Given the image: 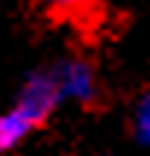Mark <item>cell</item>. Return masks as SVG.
<instances>
[{
    "label": "cell",
    "instance_id": "1",
    "mask_svg": "<svg viewBox=\"0 0 150 156\" xmlns=\"http://www.w3.org/2000/svg\"><path fill=\"white\" fill-rule=\"evenodd\" d=\"M59 94L47 68H35L24 77L9 106L0 109V156L21 150L59 109Z\"/></svg>",
    "mask_w": 150,
    "mask_h": 156
},
{
    "label": "cell",
    "instance_id": "2",
    "mask_svg": "<svg viewBox=\"0 0 150 156\" xmlns=\"http://www.w3.org/2000/svg\"><path fill=\"white\" fill-rule=\"evenodd\" d=\"M50 77L62 106H91L100 97V77L85 56H62L50 65Z\"/></svg>",
    "mask_w": 150,
    "mask_h": 156
},
{
    "label": "cell",
    "instance_id": "3",
    "mask_svg": "<svg viewBox=\"0 0 150 156\" xmlns=\"http://www.w3.org/2000/svg\"><path fill=\"white\" fill-rule=\"evenodd\" d=\"M130 136L141 150H150V83L138 91L130 109Z\"/></svg>",
    "mask_w": 150,
    "mask_h": 156
},
{
    "label": "cell",
    "instance_id": "4",
    "mask_svg": "<svg viewBox=\"0 0 150 156\" xmlns=\"http://www.w3.org/2000/svg\"><path fill=\"white\" fill-rule=\"evenodd\" d=\"M33 3L50 18H82L94 0H33Z\"/></svg>",
    "mask_w": 150,
    "mask_h": 156
},
{
    "label": "cell",
    "instance_id": "5",
    "mask_svg": "<svg viewBox=\"0 0 150 156\" xmlns=\"http://www.w3.org/2000/svg\"><path fill=\"white\" fill-rule=\"evenodd\" d=\"M97 156H115V153H97Z\"/></svg>",
    "mask_w": 150,
    "mask_h": 156
},
{
    "label": "cell",
    "instance_id": "6",
    "mask_svg": "<svg viewBox=\"0 0 150 156\" xmlns=\"http://www.w3.org/2000/svg\"><path fill=\"white\" fill-rule=\"evenodd\" d=\"M0 3H3V0H0Z\"/></svg>",
    "mask_w": 150,
    "mask_h": 156
}]
</instances>
